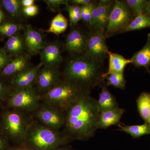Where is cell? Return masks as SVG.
<instances>
[{"mask_svg": "<svg viewBox=\"0 0 150 150\" xmlns=\"http://www.w3.org/2000/svg\"><path fill=\"white\" fill-rule=\"evenodd\" d=\"M55 150H70L67 148H62V149H56Z\"/></svg>", "mask_w": 150, "mask_h": 150, "instance_id": "41", "label": "cell"}, {"mask_svg": "<svg viewBox=\"0 0 150 150\" xmlns=\"http://www.w3.org/2000/svg\"><path fill=\"white\" fill-rule=\"evenodd\" d=\"M105 31L104 30H92L88 35L86 46L84 53L101 64L108 56L107 51L108 49L105 43Z\"/></svg>", "mask_w": 150, "mask_h": 150, "instance_id": "7", "label": "cell"}, {"mask_svg": "<svg viewBox=\"0 0 150 150\" xmlns=\"http://www.w3.org/2000/svg\"><path fill=\"white\" fill-rule=\"evenodd\" d=\"M11 107L23 111H32L36 109L39 104V98L32 87L16 89L11 93L8 98Z\"/></svg>", "mask_w": 150, "mask_h": 150, "instance_id": "6", "label": "cell"}, {"mask_svg": "<svg viewBox=\"0 0 150 150\" xmlns=\"http://www.w3.org/2000/svg\"><path fill=\"white\" fill-rule=\"evenodd\" d=\"M93 2L91 0H71L69 2L72 5H76L78 6H84L89 4Z\"/></svg>", "mask_w": 150, "mask_h": 150, "instance_id": "36", "label": "cell"}, {"mask_svg": "<svg viewBox=\"0 0 150 150\" xmlns=\"http://www.w3.org/2000/svg\"><path fill=\"white\" fill-rule=\"evenodd\" d=\"M32 150H55L70 140L65 135L46 126L39 125L28 129L25 138Z\"/></svg>", "mask_w": 150, "mask_h": 150, "instance_id": "4", "label": "cell"}, {"mask_svg": "<svg viewBox=\"0 0 150 150\" xmlns=\"http://www.w3.org/2000/svg\"><path fill=\"white\" fill-rule=\"evenodd\" d=\"M109 58L108 70L103 73L102 78H105L108 75L115 73H124L125 67L127 65L132 64L131 59H128L120 54L112 53L109 50L107 51Z\"/></svg>", "mask_w": 150, "mask_h": 150, "instance_id": "18", "label": "cell"}, {"mask_svg": "<svg viewBox=\"0 0 150 150\" xmlns=\"http://www.w3.org/2000/svg\"><path fill=\"white\" fill-rule=\"evenodd\" d=\"M69 13L70 18V25L71 26H75L78 24L80 21L81 20V17L70 11H67Z\"/></svg>", "mask_w": 150, "mask_h": 150, "instance_id": "35", "label": "cell"}, {"mask_svg": "<svg viewBox=\"0 0 150 150\" xmlns=\"http://www.w3.org/2000/svg\"><path fill=\"white\" fill-rule=\"evenodd\" d=\"M42 64L28 69L14 76L12 83L16 89L25 88L31 86V84L35 80L38 74L42 67Z\"/></svg>", "mask_w": 150, "mask_h": 150, "instance_id": "16", "label": "cell"}, {"mask_svg": "<svg viewBox=\"0 0 150 150\" xmlns=\"http://www.w3.org/2000/svg\"><path fill=\"white\" fill-rule=\"evenodd\" d=\"M23 32L25 47L29 54L34 55L40 53L45 45L42 34L29 25L25 26Z\"/></svg>", "mask_w": 150, "mask_h": 150, "instance_id": "12", "label": "cell"}, {"mask_svg": "<svg viewBox=\"0 0 150 150\" xmlns=\"http://www.w3.org/2000/svg\"><path fill=\"white\" fill-rule=\"evenodd\" d=\"M4 12L0 8V24L3 22L4 19Z\"/></svg>", "mask_w": 150, "mask_h": 150, "instance_id": "40", "label": "cell"}, {"mask_svg": "<svg viewBox=\"0 0 150 150\" xmlns=\"http://www.w3.org/2000/svg\"><path fill=\"white\" fill-rule=\"evenodd\" d=\"M150 27V16L140 14L136 16L135 18L122 29L120 33L130 32L134 30H139Z\"/></svg>", "mask_w": 150, "mask_h": 150, "instance_id": "22", "label": "cell"}, {"mask_svg": "<svg viewBox=\"0 0 150 150\" xmlns=\"http://www.w3.org/2000/svg\"><path fill=\"white\" fill-rule=\"evenodd\" d=\"M134 15L125 1H114L105 31V38H108L120 33L122 29L133 20Z\"/></svg>", "mask_w": 150, "mask_h": 150, "instance_id": "5", "label": "cell"}, {"mask_svg": "<svg viewBox=\"0 0 150 150\" xmlns=\"http://www.w3.org/2000/svg\"><path fill=\"white\" fill-rule=\"evenodd\" d=\"M2 5L11 16L18 17L22 13V7L19 0H2Z\"/></svg>", "mask_w": 150, "mask_h": 150, "instance_id": "26", "label": "cell"}, {"mask_svg": "<svg viewBox=\"0 0 150 150\" xmlns=\"http://www.w3.org/2000/svg\"><path fill=\"white\" fill-rule=\"evenodd\" d=\"M107 86H112L116 88L124 90L126 88V81L124 73H115L107 76Z\"/></svg>", "mask_w": 150, "mask_h": 150, "instance_id": "27", "label": "cell"}, {"mask_svg": "<svg viewBox=\"0 0 150 150\" xmlns=\"http://www.w3.org/2000/svg\"></svg>", "mask_w": 150, "mask_h": 150, "instance_id": "44", "label": "cell"}, {"mask_svg": "<svg viewBox=\"0 0 150 150\" xmlns=\"http://www.w3.org/2000/svg\"><path fill=\"white\" fill-rule=\"evenodd\" d=\"M99 110L97 100L85 91L64 112L65 134L71 139L86 140L97 130Z\"/></svg>", "mask_w": 150, "mask_h": 150, "instance_id": "1", "label": "cell"}, {"mask_svg": "<svg viewBox=\"0 0 150 150\" xmlns=\"http://www.w3.org/2000/svg\"><path fill=\"white\" fill-rule=\"evenodd\" d=\"M95 4V2L93 1L89 4L80 6L81 20L88 25L91 20L92 12Z\"/></svg>", "mask_w": 150, "mask_h": 150, "instance_id": "30", "label": "cell"}, {"mask_svg": "<svg viewBox=\"0 0 150 150\" xmlns=\"http://www.w3.org/2000/svg\"><path fill=\"white\" fill-rule=\"evenodd\" d=\"M88 35L79 28H74L68 34L65 47L68 52L74 55L83 54L85 51Z\"/></svg>", "mask_w": 150, "mask_h": 150, "instance_id": "11", "label": "cell"}, {"mask_svg": "<svg viewBox=\"0 0 150 150\" xmlns=\"http://www.w3.org/2000/svg\"><path fill=\"white\" fill-rule=\"evenodd\" d=\"M6 146L4 140L0 136V150H5Z\"/></svg>", "mask_w": 150, "mask_h": 150, "instance_id": "38", "label": "cell"}, {"mask_svg": "<svg viewBox=\"0 0 150 150\" xmlns=\"http://www.w3.org/2000/svg\"><path fill=\"white\" fill-rule=\"evenodd\" d=\"M25 48L24 38L21 34L17 33L8 38L6 41L5 50L10 55L18 56L22 54Z\"/></svg>", "mask_w": 150, "mask_h": 150, "instance_id": "20", "label": "cell"}, {"mask_svg": "<svg viewBox=\"0 0 150 150\" xmlns=\"http://www.w3.org/2000/svg\"><path fill=\"white\" fill-rule=\"evenodd\" d=\"M97 103L100 112L118 107L117 100L106 86H103Z\"/></svg>", "mask_w": 150, "mask_h": 150, "instance_id": "21", "label": "cell"}, {"mask_svg": "<svg viewBox=\"0 0 150 150\" xmlns=\"http://www.w3.org/2000/svg\"><path fill=\"white\" fill-rule=\"evenodd\" d=\"M11 94L10 89L8 87L0 81V101L8 98Z\"/></svg>", "mask_w": 150, "mask_h": 150, "instance_id": "33", "label": "cell"}, {"mask_svg": "<svg viewBox=\"0 0 150 150\" xmlns=\"http://www.w3.org/2000/svg\"><path fill=\"white\" fill-rule=\"evenodd\" d=\"M38 119L45 126L54 130H58L64 126V112L46 104L38 111Z\"/></svg>", "mask_w": 150, "mask_h": 150, "instance_id": "10", "label": "cell"}, {"mask_svg": "<svg viewBox=\"0 0 150 150\" xmlns=\"http://www.w3.org/2000/svg\"><path fill=\"white\" fill-rule=\"evenodd\" d=\"M143 13L146 15L150 16V1H149L146 7L145 8Z\"/></svg>", "mask_w": 150, "mask_h": 150, "instance_id": "39", "label": "cell"}, {"mask_svg": "<svg viewBox=\"0 0 150 150\" xmlns=\"http://www.w3.org/2000/svg\"><path fill=\"white\" fill-rule=\"evenodd\" d=\"M84 91L67 80H60L44 93L43 99L46 104L65 112Z\"/></svg>", "mask_w": 150, "mask_h": 150, "instance_id": "3", "label": "cell"}, {"mask_svg": "<svg viewBox=\"0 0 150 150\" xmlns=\"http://www.w3.org/2000/svg\"><path fill=\"white\" fill-rule=\"evenodd\" d=\"M15 150H32L30 149H23V148H22V149H18Z\"/></svg>", "mask_w": 150, "mask_h": 150, "instance_id": "42", "label": "cell"}, {"mask_svg": "<svg viewBox=\"0 0 150 150\" xmlns=\"http://www.w3.org/2000/svg\"><path fill=\"white\" fill-rule=\"evenodd\" d=\"M21 25L10 21H6L0 24V35L4 37H10L16 34Z\"/></svg>", "mask_w": 150, "mask_h": 150, "instance_id": "28", "label": "cell"}, {"mask_svg": "<svg viewBox=\"0 0 150 150\" xmlns=\"http://www.w3.org/2000/svg\"><path fill=\"white\" fill-rule=\"evenodd\" d=\"M124 112V108L119 107L100 112L97 129H106L113 125H119Z\"/></svg>", "mask_w": 150, "mask_h": 150, "instance_id": "15", "label": "cell"}, {"mask_svg": "<svg viewBox=\"0 0 150 150\" xmlns=\"http://www.w3.org/2000/svg\"><path fill=\"white\" fill-rule=\"evenodd\" d=\"M146 123H148V124H149V126H150V116L149 118V119H148L147 122H146Z\"/></svg>", "mask_w": 150, "mask_h": 150, "instance_id": "43", "label": "cell"}, {"mask_svg": "<svg viewBox=\"0 0 150 150\" xmlns=\"http://www.w3.org/2000/svg\"><path fill=\"white\" fill-rule=\"evenodd\" d=\"M114 3L113 1L100 0L97 4L95 3L88 25L92 30H105Z\"/></svg>", "mask_w": 150, "mask_h": 150, "instance_id": "9", "label": "cell"}, {"mask_svg": "<svg viewBox=\"0 0 150 150\" xmlns=\"http://www.w3.org/2000/svg\"><path fill=\"white\" fill-rule=\"evenodd\" d=\"M4 129L9 136L14 139L25 140L29 126L23 116L16 111H9L3 117Z\"/></svg>", "mask_w": 150, "mask_h": 150, "instance_id": "8", "label": "cell"}, {"mask_svg": "<svg viewBox=\"0 0 150 150\" xmlns=\"http://www.w3.org/2000/svg\"><path fill=\"white\" fill-rule=\"evenodd\" d=\"M126 4L134 15L143 13L149 1L147 0H126Z\"/></svg>", "mask_w": 150, "mask_h": 150, "instance_id": "29", "label": "cell"}, {"mask_svg": "<svg viewBox=\"0 0 150 150\" xmlns=\"http://www.w3.org/2000/svg\"><path fill=\"white\" fill-rule=\"evenodd\" d=\"M38 7L35 5L22 8V12L27 16H35L38 13Z\"/></svg>", "mask_w": 150, "mask_h": 150, "instance_id": "34", "label": "cell"}, {"mask_svg": "<svg viewBox=\"0 0 150 150\" xmlns=\"http://www.w3.org/2000/svg\"><path fill=\"white\" fill-rule=\"evenodd\" d=\"M41 63L46 67H56L63 62L61 48L58 43L45 44L40 52Z\"/></svg>", "mask_w": 150, "mask_h": 150, "instance_id": "14", "label": "cell"}, {"mask_svg": "<svg viewBox=\"0 0 150 150\" xmlns=\"http://www.w3.org/2000/svg\"><path fill=\"white\" fill-rule=\"evenodd\" d=\"M118 125L120 131L130 134L134 139L150 134V126L147 123L142 125L132 126H124L120 124Z\"/></svg>", "mask_w": 150, "mask_h": 150, "instance_id": "23", "label": "cell"}, {"mask_svg": "<svg viewBox=\"0 0 150 150\" xmlns=\"http://www.w3.org/2000/svg\"><path fill=\"white\" fill-rule=\"evenodd\" d=\"M68 26V20L61 12H59L52 20L50 27L46 31L59 35L64 32Z\"/></svg>", "mask_w": 150, "mask_h": 150, "instance_id": "24", "label": "cell"}, {"mask_svg": "<svg viewBox=\"0 0 150 150\" xmlns=\"http://www.w3.org/2000/svg\"><path fill=\"white\" fill-rule=\"evenodd\" d=\"M137 103L139 113L146 123L150 116V93H142L137 98Z\"/></svg>", "mask_w": 150, "mask_h": 150, "instance_id": "25", "label": "cell"}, {"mask_svg": "<svg viewBox=\"0 0 150 150\" xmlns=\"http://www.w3.org/2000/svg\"><path fill=\"white\" fill-rule=\"evenodd\" d=\"M136 67H144L150 74V33H148L144 46L134 54L131 59Z\"/></svg>", "mask_w": 150, "mask_h": 150, "instance_id": "19", "label": "cell"}, {"mask_svg": "<svg viewBox=\"0 0 150 150\" xmlns=\"http://www.w3.org/2000/svg\"><path fill=\"white\" fill-rule=\"evenodd\" d=\"M11 56L4 48H0V72L11 61Z\"/></svg>", "mask_w": 150, "mask_h": 150, "instance_id": "32", "label": "cell"}, {"mask_svg": "<svg viewBox=\"0 0 150 150\" xmlns=\"http://www.w3.org/2000/svg\"><path fill=\"white\" fill-rule=\"evenodd\" d=\"M60 72L56 67L44 66L36 78L38 88L40 91L46 92L60 80Z\"/></svg>", "mask_w": 150, "mask_h": 150, "instance_id": "13", "label": "cell"}, {"mask_svg": "<svg viewBox=\"0 0 150 150\" xmlns=\"http://www.w3.org/2000/svg\"><path fill=\"white\" fill-rule=\"evenodd\" d=\"M28 61L29 57L26 54L18 55L3 69L1 74L3 76H14L28 69Z\"/></svg>", "mask_w": 150, "mask_h": 150, "instance_id": "17", "label": "cell"}, {"mask_svg": "<svg viewBox=\"0 0 150 150\" xmlns=\"http://www.w3.org/2000/svg\"><path fill=\"white\" fill-rule=\"evenodd\" d=\"M20 1L22 8L33 5L35 2L34 0H21Z\"/></svg>", "mask_w": 150, "mask_h": 150, "instance_id": "37", "label": "cell"}, {"mask_svg": "<svg viewBox=\"0 0 150 150\" xmlns=\"http://www.w3.org/2000/svg\"><path fill=\"white\" fill-rule=\"evenodd\" d=\"M47 4L48 8L53 12L59 11L61 6L69 4V1L67 0H46L44 1Z\"/></svg>", "mask_w": 150, "mask_h": 150, "instance_id": "31", "label": "cell"}, {"mask_svg": "<svg viewBox=\"0 0 150 150\" xmlns=\"http://www.w3.org/2000/svg\"><path fill=\"white\" fill-rule=\"evenodd\" d=\"M101 65L84 54L75 55L65 68V79L83 90L91 91L104 81Z\"/></svg>", "mask_w": 150, "mask_h": 150, "instance_id": "2", "label": "cell"}]
</instances>
